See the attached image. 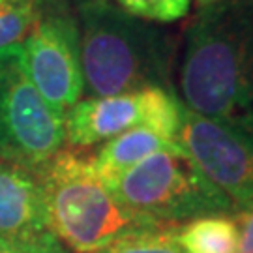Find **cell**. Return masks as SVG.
Instances as JSON below:
<instances>
[{"mask_svg": "<svg viewBox=\"0 0 253 253\" xmlns=\"http://www.w3.org/2000/svg\"><path fill=\"white\" fill-rule=\"evenodd\" d=\"M180 101L253 141V0L203 6L184 32Z\"/></svg>", "mask_w": 253, "mask_h": 253, "instance_id": "6da1fadb", "label": "cell"}, {"mask_svg": "<svg viewBox=\"0 0 253 253\" xmlns=\"http://www.w3.org/2000/svg\"><path fill=\"white\" fill-rule=\"evenodd\" d=\"M84 90L90 98L171 88L174 42L169 32L111 0L77 4Z\"/></svg>", "mask_w": 253, "mask_h": 253, "instance_id": "7a4b0ae2", "label": "cell"}, {"mask_svg": "<svg viewBox=\"0 0 253 253\" xmlns=\"http://www.w3.org/2000/svg\"><path fill=\"white\" fill-rule=\"evenodd\" d=\"M34 171L47 227L75 253H96L127 235L162 227L122 207L96 174L90 158L60 150Z\"/></svg>", "mask_w": 253, "mask_h": 253, "instance_id": "3957f363", "label": "cell"}, {"mask_svg": "<svg viewBox=\"0 0 253 253\" xmlns=\"http://www.w3.org/2000/svg\"><path fill=\"white\" fill-rule=\"evenodd\" d=\"M107 188L129 212L162 227L236 212L231 199L197 169L180 145L148 156L107 182Z\"/></svg>", "mask_w": 253, "mask_h": 253, "instance_id": "277c9868", "label": "cell"}, {"mask_svg": "<svg viewBox=\"0 0 253 253\" xmlns=\"http://www.w3.org/2000/svg\"><path fill=\"white\" fill-rule=\"evenodd\" d=\"M19 45L0 51V160L38 169L62 150L66 126L28 81Z\"/></svg>", "mask_w": 253, "mask_h": 253, "instance_id": "5b68a950", "label": "cell"}, {"mask_svg": "<svg viewBox=\"0 0 253 253\" xmlns=\"http://www.w3.org/2000/svg\"><path fill=\"white\" fill-rule=\"evenodd\" d=\"M19 53L28 81L56 115L66 118V113L81 100L84 81L77 17L64 0H43Z\"/></svg>", "mask_w": 253, "mask_h": 253, "instance_id": "8992f818", "label": "cell"}, {"mask_svg": "<svg viewBox=\"0 0 253 253\" xmlns=\"http://www.w3.org/2000/svg\"><path fill=\"white\" fill-rule=\"evenodd\" d=\"M176 143L208 180L225 193L235 210L253 205V141L190 109H182Z\"/></svg>", "mask_w": 253, "mask_h": 253, "instance_id": "52a82bcc", "label": "cell"}, {"mask_svg": "<svg viewBox=\"0 0 253 253\" xmlns=\"http://www.w3.org/2000/svg\"><path fill=\"white\" fill-rule=\"evenodd\" d=\"M148 117V88L131 94L79 100L64 118L66 143L72 148L105 143L137 126Z\"/></svg>", "mask_w": 253, "mask_h": 253, "instance_id": "ba28073f", "label": "cell"}, {"mask_svg": "<svg viewBox=\"0 0 253 253\" xmlns=\"http://www.w3.org/2000/svg\"><path fill=\"white\" fill-rule=\"evenodd\" d=\"M47 231L43 195L36 171L0 160V235L36 236Z\"/></svg>", "mask_w": 253, "mask_h": 253, "instance_id": "9c48e42d", "label": "cell"}, {"mask_svg": "<svg viewBox=\"0 0 253 253\" xmlns=\"http://www.w3.org/2000/svg\"><path fill=\"white\" fill-rule=\"evenodd\" d=\"M176 146V141H169L145 126H137L105 141L96 156L90 158V163L96 174L107 184L122 172L135 167L137 163L146 160L148 156L162 150H171Z\"/></svg>", "mask_w": 253, "mask_h": 253, "instance_id": "30bf717a", "label": "cell"}, {"mask_svg": "<svg viewBox=\"0 0 253 253\" xmlns=\"http://www.w3.org/2000/svg\"><path fill=\"white\" fill-rule=\"evenodd\" d=\"M235 217L205 216L176 229V242L184 253H238Z\"/></svg>", "mask_w": 253, "mask_h": 253, "instance_id": "8fae6325", "label": "cell"}, {"mask_svg": "<svg viewBox=\"0 0 253 253\" xmlns=\"http://www.w3.org/2000/svg\"><path fill=\"white\" fill-rule=\"evenodd\" d=\"M43 0H0V51L23 43Z\"/></svg>", "mask_w": 253, "mask_h": 253, "instance_id": "7c38bea8", "label": "cell"}, {"mask_svg": "<svg viewBox=\"0 0 253 253\" xmlns=\"http://www.w3.org/2000/svg\"><path fill=\"white\" fill-rule=\"evenodd\" d=\"M96 253H184L174 227H156L127 235Z\"/></svg>", "mask_w": 253, "mask_h": 253, "instance_id": "4fadbf2b", "label": "cell"}, {"mask_svg": "<svg viewBox=\"0 0 253 253\" xmlns=\"http://www.w3.org/2000/svg\"><path fill=\"white\" fill-rule=\"evenodd\" d=\"M118 8L148 21V23H172L190 11L191 0H111Z\"/></svg>", "mask_w": 253, "mask_h": 253, "instance_id": "5bb4252c", "label": "cell"}, {"mask_svg": "<svg viewBox=\"0 0 253 253\" xmlns=\"http://www.w3.org/2000/svg\"><path fill=\"white\" fill-rule=\"evenodd\" d=\"M0 253H66V246L51 231L36 236L0 235Z\"/></svg>", "mask_w": 253, "mask_h": 253, "instance_id": "9a60e30c", "label": "cell"}, {"mask_svg": "<svg viewBox=\"0 0 253 253\" xmlns=\"http://www.w3.org/2000/svg\"><path fill=\"white\" fill-rule=\"evenodd\" d=\"M235 221L238 225V253H253V205L235 212Z\"/></svg>", "mask_w": 253, "mask_h": 253, "instance_id": "2e32d148", "label": "cell"}, {"mask_svg": "<svg viewBox=\"0 0 253 253\" xmlns=\"http://www.w3.org/2000/svg\"><path fill=\"white\" fill-rule=\"evenodd\" d=\"M214 2H219V0H197V4H199L201 8H203V6H210V4H214Z\"/></svg>", "mask_w": 253, "mask_h": 253, "instance_id": "e0dca14e", "label": "cell"}]
</instances>
